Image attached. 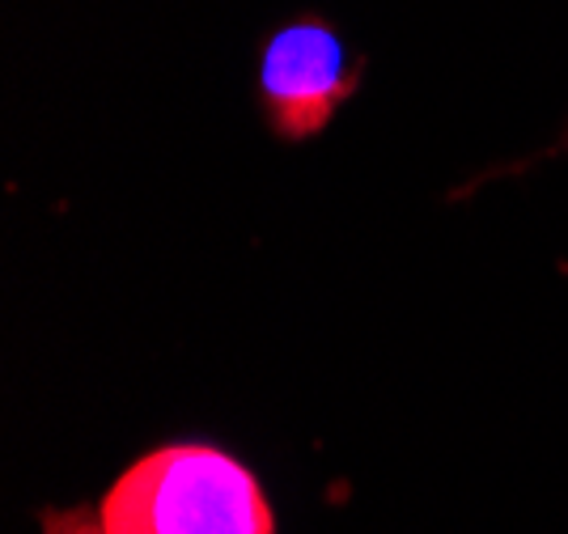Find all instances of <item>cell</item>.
<instances>
[{
    "label": "cell",
    "mask_w": 568,
    "mask_h": 534,
    "mask_svg": "<svg viewBox=\"0 0 568 534\" xmlns=\"http://www.w3.org/2000/svg\"><path fill=\"white\" fill-rule=\"evenodd\" d=\"M43 534H106L98 522V510H48L43 513Z\"/></svg>",
    "instance_id": "3"
},
{
    "label": "cell",
    "mask_w": 568,
    "mask_h": 534,
    "mask_svg": "<svg viewBox=\"0 0 568 534\" xmlns=\"http://www.w3.org/2000/svg\"><path fill=\"white\" fill-rule=\"evenodd\" d=\"M106 534H276L260 475L213 442L141 454L98 501Z\"/></svg>",
    "instance_id": "1"
},
{
    "label": "cell",
    "mask_w": 568,
    "mask_h": 534,
    "mask_svg": "<svg viewBox=\"0 0 568 534\" xmlns=\"http://www.w3.org/2000/svg\"><path fill=\"white\" fill-rule=\"evenodd\" d=\"M365 60L348 56L344 34L323 18L281 26L260 51V107L267 128L288 144L332 128L339 107L361 90Z\"/></svg>",
    "instance_id": "2"
}]
</instances>
